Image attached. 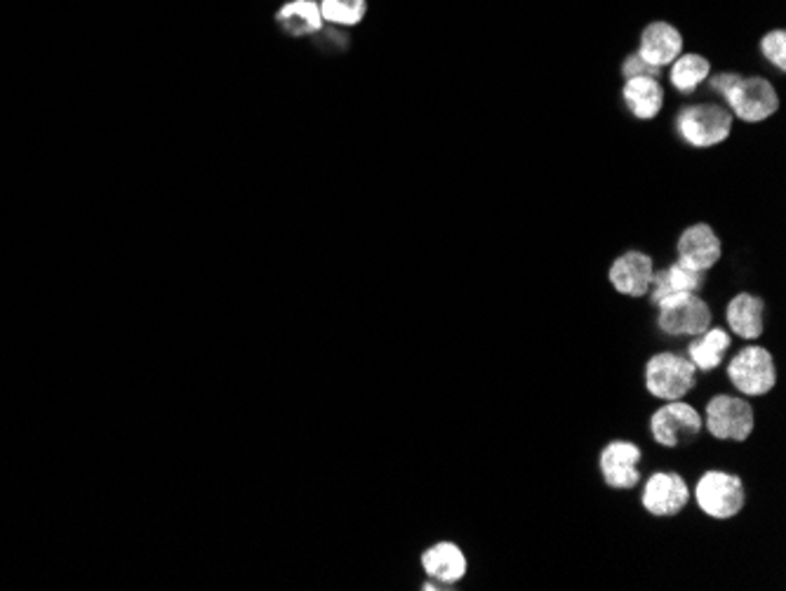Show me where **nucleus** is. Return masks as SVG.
<instances>
[{
  "label": "nucleus",
  "mask_w": 786,
  "mask_h": 591,
  "mask_svg": "<svg viewBox=\"0 0 786 591\" xmlns=\"http://www.w3.org/2000/svg\"><path fill=\"white\" fill-rule=\"evenodd\" d=\"M733 124L735 118L730 109L711 105V101L682 107L676 114V130L692 149H714L723 145L733 132Z\"/></svg>",
  "instance_id": "1"
},
{
  "label": "nucleus",
  "mask_w": 786,
  "mask_h": 591,
  "mask_svg": "<svg viewBox=\"0 0 786 591\" xmlns=\"http://www.w3.org/2000/svg\"><path fill=\"white\" fill-rule=\"evenodd\" d=\"M690 495L695 498L699 512L716 521L735 519L747 504V491H744L741 479L728 472L701 474Z\"/></svg>",
  "instance_id": "2"
},
{
  "label": "nucleus",
  "mask_w": 786,
  "mask_h": 591,
  "mask_svg": "<svg viewBox=\"0 0 786 591\" xmlns=\"http://www.w3.org/2000/svg\"><path fill=\"white\" fill-rule=\"evenodd\" d=\"M728 377L741 396L758 398L775 390L777 365L765 346L749 344L733 356L728 365Z\"/></svg>",
  "instance_id": "3"
},
{
  "label": "nucleus",
  "mask_w": 786,
  "mask_h": 591,
  "mask_svg": "<svg viewBox=\"0 0 786 591\" xmlns=\"http://www.w3.org/2000/svg\"><path fill=\"white\" fill-rule=\"evenodd\" d=\"M659 331L669 337H695L711 328L709 304L697 293H674L657 304Z\"/></svg>",
  "instance_id": "4"
},
{
  "label": "nucleus",
  "mask_w": 786,
  "mask_h": 591,
  "mask_svg": "<svg viewBox=\"0 0 786 591\" xmlns=\"http://www.w3.org/2000/svg\"><path fill=\"white\" fill-rule=\"evenodd\" d=\"M697 382V371L690 358L665 352L655 354L646 365V390L661 401L686 398Z\"/></svg>",
  "instance_id": "5"
},
{
  "label": "nucleus",
  "mask_w": 786,
  "mask_h": 591,
  "mask_svg": "<svg viewBox=\"0 0 786 591\" xmlns=\"http://www.w3.org/2000/svg\"><path fill=\"white\" fill-rule=\"evenodd\" d=\"M723 99L728 101L733 118L741 124H763L779 111L777 88L763 76H741Z\"/></svg>",
  "instance_id": "6"
},
{
  "label": "nucleus",
  "mask_w": 786,
  "mask_h": 591,
  "mask_svg": "<svg viewBox=\"0 0 786 591\" xmlns=\"http://www.w3.org/2000/svg\"><path fill=\"white\" fill-rule=\"evenodd\" d=\"M701 420L707 422L709 434L718 441H747L756 426L754 405L747 398L728 394L714 396Z\"/></svg>",
  "instance_id": "7"
},
{
  "label": "nucleus",
  "mask_w": 786,
  "mask_h": 591,
  "mask_svg": "<svg viewBox=\"0 0 786 591\" xmlns=\"http://www.w3.org/2000/svg\"><path fill=\"white\" fill-rule=\"evenodd\" d=\"M701 426L705 420L697 413V407H692L686 401H665V405L655 411L650 420V432L652 439L665 445V447H680L690 445L699 439Z\"/></svg>",
  "instance_id": "8"
},
{
  "label": "nucleus",
  "mask_w": 786,
  "mask_h": 591,
  "mask_svg": "<svg viewBox=\"0 0 786 591\" xmlns=\"http://www.w3.org/2000/svg\"><path fill=\"white\" fill-rule=\"evenodd\" d=\"M690 502V487L680 474L676 472H657L652 474L646 485L640 504L652 516H676Z\"/></svg>",
  "instance_id": "9"
},
{
  "label": "nucleus",
  "mask_w": 786,
  "mask_h": 591,
  "mask_svg": "<svg viewBox=\"0 0 786 591\" xmlns=\"http://www.w3.org/2000/svg\"><path fill=\"white\" fill-rule=\"evenodd\" d=\"M640 447L631 441H610L601 457H598V466H601V474L606 485L615 487V491H631L640 483Z\"/></svg>",
  "instance_id": "10"
},
{
  "label": "nucleus",
  "mask_w": 786,
  "mask_h": 591,
  "mask_svg": "<svg viewBox=\"0 0 786 591\" xmlns=\"http://www.w3.org/2000/svg\"><path fill=\"white\" fill-rule=\"evenodd\" d=\"M676 255H678V262L688 264V267L709 272L711 267H716L723 255V243L714 227H709L705 221H697V224H690V227L678 236Z\"/></svg>",
  "instance_id": "11"
},
{
  "label": "nucleus",
  "mask_w": 786,
  "mask_h": 591,
  "mask_svg": "<svg viewBox=\"0 0 786 591\" xmlns=\"http://www.w3.org/2000/svg\"><path fill=\"white\" fill-rule=\"evenodd\" d=\"M682 46H686L682 33L674 24L665 22V19H657V22H650L640 31L636 55L652 69L661 71L671 67L674 59L682 52Z\"/></svg>",
  "instance_id": "12"
},
{
  "label": "nucleus",
  "mask_w": 786,
  "mask_h": 591,
  "mask_svg": "<svg viewBox=\"0 0 786 591\" xmlns=\"http://www.w3.org/2000/svg\"><path fill=\"white\" fill-rule=\"evenodd\" d=\"M652 274H655V262L648 253L627 250L625 255H619L612 262L608 278L619 295L643 297L650 290Z\"/></svg>",
  "instance_id": "13"
},
{
  "label": "nucleus",
  "mask_w": 786,
  "mask_h": 591,
  "mask_svg": "<svg viewBox=\"0 0 786 591\" xmlns=\"http://www.w3.org/2000/svg\"><path fill=\"white\" fill-rule=\"evenodd\" d=\"M424 573L439 584H458L466 578L469 561L454 542H439L422 554Z\"/></svg>",
  "instance_id": "14"
},
{
  "label": "nucleus",
  "mask_w": 786,
  "mask_h": 591,
  "mask_svg": "<svg viewBox=\"0 0 786 591\" xmlns=\"http://www.w3.org/2000/svg\"><path fill=\"white\" fill-rule=\"evenodd\" d=\"M622 101L638 120H652L665 109V88L659 76H633L627 78L622 88Z\"/></svg>",
  "instance_id": "15"
},
{
  "label": "nucleus",
  "mask_w": 786,
  "mask_h": 591,
  "mask_svg": "<svg viewBox=\"0 0 786 591\" xmlns=\"http://www.w3.org/2000/svg\"><path fill=\"white\" fill-rule=\"evenodd\" d=\"M276 24L289 38L316 36L325 29L318 0H287L276 12Z\"/></svg>",
  "instance_id": "16"
},
{
  "label": "nucleus",
  "mask_w": 786,
  "mask_h": 591,
  "mask_svg": "<svg viewBox=\"0 0 786 591\" xmlns=\"http://www.w3.org/2000/svg\"><path fill=\"white\" fill-rule=\"evenodd\" d=\"M763 314H765V302L758 295L751 293H739L730 299L726 321L728 328L747 342H754L763 335Z\"/></svg>",
  "instance_id": "17"
},
{
  "label": "nucleus",
  "mask_w": 786,
  "mask_h": 591,
  "mask_svg": "<svg viewBox=\"0 0 786 591\" xmlns=\"http://www.w3.org/2000/svg\"><path fill=\"white\" fill-rule=\"evenodd\" d=\"M733 337L723 328H707L705 333L695 335V339L688 346V358L695 365V371L711 373L726 358L730 352Z\"/></svg>",
  "instance_id": "18"
},
{
  "label": "nucleus",
  "mask_w": 786,
  "mask_h": 591,
  "mask_svg": "<svg viewBox=\"0 0 786 591\" xmlns=\"http://www.w3.org/2000/svg\"><path fill=\"white\" fill-rule=\"evenodd\" d=\"M711 76V62L705 55L680 52L669 67V83L680 95H692Z\"/></svg>",
  "instance_id": "19"
},
{
  "label": "nucleus",
  "mask_w": 786,
  "mask_h": 591,
  "mask_svg": "<svg viewBox=\"0 0 786 591\" xmlns=\"http://www.w3.org/2000/svg\"><path fill=\"white\" fill-rule=\"evenodd\" d=\"M323 22L330 27H358L367 14V0H321Z\"/></svg>",
  "instance_id": "20"
},
{
  "label": "nucleus",
  "mask_w": 786,
  "mask_h": 591,
  "mask_svg": "<svg viewBox=\"0 0 786 591\" xmlns=\"http://www.w3.org/2000/svg\"><path fill=\"white\" fill-rule=\"evenodd\" d=\"M671 293H699L707 283V272L688 267L682 262H674L665 269Z\"/></svg>",
  "instance_id": "21"
},
{
  "label": "nucleus",
  "mask_w": 786,
  "mask_h": 591,
  "mask_svg": "<svg viewBox=\"0 0 786 591\" xmlns=\"http://www.w3.org/2000/svg\"><path fill=\"white\" fill-rule=\"evenodd\" d=\"M760 52L777 71H786V31L773 29L760 38Z\"/></svg>",
  "instance_id": "22"
},
{
  "label": "nucleus",
  "mask_w": 786,
  "mask_h": 591,
  "mask_svg": "<svg viewBox=\"0 0 786 591\" xmlns=\"http://www.w3.org/2000/svg\"><path fill=\"white\" fill-rule=\"evenodd\" d=\"M739 78H741V76H739V73H735V71H720V73L709 76V78H707V83H709V88H711L716 95L726 97V95L735 88V83H737Z\"/></svg>",
  "instance_id": "23"
},
{
  "label": "nucleus",
  "mask_w": 786,
  "mask_h": 591,
  "mask_svg": "<svg viewBox=\"0 0 786 591\" xmlns=\"http://www.w3.org/2000/svg\"><path fill=\"white\" fill-rule=\"evenodd\" d=\"M622 73H625V78H633V76H659V71L652 69L650 65H646L643 59H640L636 52L625 59Z\"/></svg>",
  "instance_id": "24"
}]
</instances>
